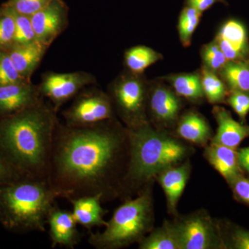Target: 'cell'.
Returning <instances> with one entry per match:
<instances>
[{
  "mask_svg": "<svg viewBox=\"0 0 249 249\" xmlns=\"http://www.w3.org/2000/svg\"><path fill=\"white\" fill-rule=\"evenodd\" d=\"M129 155L127 129L114 118L87 127L58 121L48 179L59 197L114 196L121 161Z\"/></svg>",
  "mask_w": 249,
  "mask_h": 249,
  "instance_id": "6da1fadb",
  "label": "cell"
},
{
  "mask_svg": "<svg viewBox=\"0 0 249 249\" xmlns=\"http://www.w3.org/2000/svg\"><path fill=\"white\" fill-rule=\"evenodd\" d=\"M57 113L42 98L24 110L0 117V157L20 176L48 178Z\"/></svg>",
  "mask_w": 249,
  "mask_h": 249,
  "instance_id": "7a4b0ae2",
  "label": "cell"
},
{
  "mask_svg": "<svg viewBox=\"0 0 249 249\" xmlns=\"http://www.w3.org/2000/svg\"><path fill=\"white\" fill-rule=\"evenodd\" d=\"M58 194L48 178L21 176L0 185V224L16 233L45 232Z\"/></svg>",
  "mask_w": 249,
  "mask_h": 249,
  "instance_id": "3957f363",
  "label": "cell"
},
{
  "mask_svg": "<svg viewBox=\"0 0 249 249\" xmlns=\"http://www.w3.org/2000/svg\"><path fill=\"white\" fill-rule=\"evenodd\" d=\"M127 131L129 156L124 181H146L181 161L186 155L182 144L155 132L147 122Z\"/></svg>",
  "mask_w": 249,
  "mask_h": 249,
  "instance_id": "277c9868",
  "label": "cell"
},
{
  "mask_svg": "<svg viewBox=\"0 0 249 249\" xmlns=\"http://www.w3.org/2000/svg\"><path fill=\"white\" fill-rule=\"evenodd\" d=\"M150 222V200L146 194L128 199L119 206L103 232L90 231L88 243L93 248L126 247L142 239Z\"/></svg>",
  "mask_w": 249,
  "mask_h": 249,
  "instance_id": "5b68a950",
  "label": "cell"
},
{
  "mask_svg": "<svg viewBox=\"0 0 249 249\" xmlns=\"http://www.w3.org/2000/svg\"><path fill=\"white\" fill-rule=\"evenodd\" d=\"M149 81L144 74L139 75L124 70L108 86L107 93L114 111L127 125V129L147 122Z\"/></svg>",
  "mask_w": 249,
  "mask_h": 249,
  "instance_id": "8992f818",
  "label": "cell"
},
{
  "mask_svg": "<svg viewBox=\"0 0 249 249\" xmlns=\"http://www.w3.org/2000/svg\"><path fill=\"white\" fill-rule=\"evenodd\" d=\"M62 114L67 125L87 127L113 119L114 109L107 93L94 87H87Z\"/></svg>",
  "mask_w": 249,
  "mask_h": 249,
  "instance_id": "52a82bcc",
  "label": "cell"
},
{
  "mask_svg": "<svg viewBox=\"0 0 249 249\" xmlns=\"http://www.w3.org/2000/svg\"><path fill=\"white\" fill-rule=\"evenodd\" d=\"M96 83V77L89 72L50 71L42 73L38 88L41 96L47 98L58 112L62 106L76 97L81 90Z\"/></svg>",
  "mask_w": 249,
  "mask_h": 249,
  "instance_id": "ba28073f",
  "label": "cell"
},
{
  "mask_svg": "<svg viewBox=\"0 0 249 249\" xmlns=\"http://www.w3.org/2000/svg\"><path fill=\"white\" fill-rule=\"evenodd\" d=\"M30 19L36 40L49 49L68 27V6L64 0H53Z\"/></svg>",
  "mask_w": 249,
  "mask_h": 249,
  "instance_id": "9c48e42d",
  "label": "cell"
},
{
  "mask_svg": "<svg viewBox=\"0 0 249 249\" xmlns=\"http://www.w3.org/2000/svg\"><path fill=\"white\" fill-rule=\"evenodd\" d=\"M147 107L154 119L170 124L178 120L181 101L171 87L160 78L149 81Z\"/></svg>",
  "mask_w": 249,
  "mask_h": 249,
  "instance_id": "30bf717a",
  "label": "cell"
},
{
  "mask_svg": "<svg viewBox=\"0 0 249 249\" xmlns=\"http://www.w3.org/2000/svg\"><path fill=\"white\" fill-rule=\"evenodd\" d=\"M38 85L31 81L0 86V117L12 115L40 102Z\"/></svg>",
  "mask_w": 249,
  "mask_h": 249,
  "instance_id": "8fae6325",
  "label": "cell"
},
{
  "mask_svg": "<svg viewBox=\"0 0 249 249\" xmlns=\"http://www.w3.org/2000/svg\"><path fill=\"white\" fill-rule=\"evenodd\" d=\"M228 61L249 59V42L247 29L240 21L229 19L217 31L214 39Z\"/></svg>",
  "mask_w": 249,
  "mask_h": 249,
  "instance_id": "7c38bea8",
  "label": "cell"
},
{
  "mask_svg": "<svg viewBox=\"0 0 249 249\" xmlns=\"http://www.w3.org/2000/svg\"><path fill=\"white\" fill-rule=\"evenodd\" d=\"M77 222L71 212L54 204L47 217L52 248L57 246L73 249L81 240Z\"/></svg>",
  "mask_w": 249,
  "mask_h": 249,
  "instance_id": "4fadbf2b",
  "label": "cell"
},
{
  "mask_svg": "<svg viewBox=\"0 0 249 249\" xmlns=\"http://www.w3.org/2000/svg\"><path fill=\"white\" fill-rule=\"evenodd\" d=\"M72 205V214L77 224L91 231L93 227H106L104 219L106 211L101 206V195L80 196L68 199Z\"/></svg>",
  "mask_w": 249,
  "mask_h": 249,
  "instance_id": "5bb4252c",
  "label": "cell"
},
{
  "mask_svg": "<svg viewBox=\"0 0 249 249\" xmlns=\"http://www.w3.org/2000/svg\"><path fill=\"white\" fill-rule=\"evenodd\" d=\"M48 49L36 41L28 45H14L5 51L9 54L19 74L24 79L31 80Z\"/></svg>",
  "mask_w": 249,
  "mask_h": 249,
  "instance_id": "9a60e30c",
  "label": "cell"
},
{
  "mask_svg": "<svg viewBox=\"0 0 249 249\" xmlns=\"http://www.w3.org/2000/svg\"><path fill=\"white\" fill-rule=\"evenodd\" d=\"M218 124L214 143L235 149L244 139L249 137V126L244 125L232 119L224 108L214 107L213 110Z\"/></svg>",
  "mask_w": 249,
  "mask_h": 249,
  "instance_id": "2e32d148",
  "label": "cell"
},
{
  "mask_svg": "<svg viewBox=\"0 0 249 249\" xmlns=\"http://www.w3.org/2000/svg\"><path fill=\"white\" fill-rule=\"evenodd\" d=\"M180 249H205L211 243V229L200 217H193L183 223L178 229Z\"/></svg>",
  "mask_w": 249,
  "mask_h": 249,
  "instance_id": "e0dca14e",
  "label": "cell"
},
{
  "mask_svg": "<svg viewBox=\"0 0 249 249\" xmlns=\"http://www.w3.org/2000/svg\"><path fill=\"white\" fill-rule=\"evenodd\" d=\"M206 157L214 169L228 181L239 178L238 157L235 149L213 142L206 151Z\"/></svg>",
  "mask_w": 249,
  "mask_h": 249,
  "instance_id": "ac0fdd59",
  "label": "cell"
},
{
  "mask_svg": "<svg viewBox=\"0 0 249 249\" xmlns=\"http://www.w3.org/2000/svg\"><path fill=\"white\" fill-rule=\"evenodd\" d=\"M179 97L193 103H199L204 98L199 71L178 73L161 78Z\"/></svg>",
  "mask_w": 249,
  "mask_h": 249,
  "instance_id": "d6986e66",
  "label": "cell"
},
{
  "mask_svg": "<svg viewBox=\"0 0 249 249\" xmlns=\"http://www.w3.org/2000/svg\"><path fill=\"white\" fill-rule=\"evenodd\" d=\"M188 178L186 165L170 168L160 173V180L165 193L170 209H176L177 204L182 195Z\"/></svg>",
  "mask_w": 249,
  "mask_h": 249,
  "instance_id": "ffe728a7",
  "label": "cell"
},
{
  "mask_svg": "<svg viewBox=\"0 0 249 249\" xmlns=\"http://www.w3.org/2000/svg\"><path fill=\"white\" fill-rule=\"evenodd\" d=\"M163 58V55L145 45H137L127 49L124 53V70L142 75L149 67Z\"/></svg>",
  "mask_w": 249,
  "mask_h": 249,
  "instance_id": "44dd1931",
  "label": "cell"
},
{
  "mask_svg": "<svg viewBox=\"0 0 249 249\" xmlns=\"http://www.w3.org/2000/svg\"><path fill=\"white\" fill-rule=\"evenodd\" d=\"M177 131L181 138L199 144L209 139L211 130L204 117L195 111H189L181 116Z\"/></svg>",
  "mask_w": 249,
  "mask_h": 249,
  "instance_id": "7402d4cb",
  "label": "cell"
},
{
  "mask_svg": "<svg viewBox=\"0 0 249 249\" xmlns=\"http://www.w3.org/2000/svg\"><path fill=\"white\" fill-rule=\"evenodd\" d=\"M218 74L231 91L249 93V59L228 61Z\"/></svg>",
  "mask_w": 249,
  "mask_h": 249,
  "instance_id": "603a6c76",
  "label": "cell"
},
{
  "mask_svg": "<svg viewBox=\"0 0 249 249\" xmlns=\"http://www.w3.org/2000/svg\"><path fill=\"white\" fill-rule=\"evenodd\" d=\"M204 97L211 104H217L224 101L227 96V85L218 73L210 71L201 66L199 70Z\"/></svg>",
  "mask_w": 249,
  "mask_h": 249,
  "instance_id": "cb8c5ba5",
  "label": "cell"
},
{
  "mask_svg": "<svg viewBox=\"0 0 249 249\" xmlns=\"http://www.w3.org/2000/svg\"><path fill=\"white\" fill-rule=\"evenodd\" d=\"M202 13L191 6H186L180 13L178 31L180 42L183 47L191 45L193 34L200 23Z\"/></svg>",
  "mask_w": 249,
  "mask_h": 249,
  "instance_id": "d4e9b609",
  "label": "cell"
},
{
  "mask_svg": "<svg viewBox=\"0 0 249 249\" xmlns=\"http://www.w3.org/2000/svg\"><path fill=\"white\" fill-rule=\"evenodd\" d=\"M142 249H180L178 230L165 227L142 240L139 245Z\"/></svg>",
  "mask_w": 249,
  "mask_h": 249,
  "instance_id": "484cf974",
  "label": "cell"
},
{
  "mask_svg": "<svg viewBox=\"0 0 249 249\" xmlns=\"http://www.w3.org/2000/svg\"><path fill=\"white\" fill-rule=\"evenodd\" d=\"M1 6L4 8L14 19V45H28L37 41L35 33L31 24L30 17L19 14L14 10L6 7L4 5H1Z\"/></svg>",
  "mask_w": 249,
  "mask_h": 249,
  "instance_id": "4316f807",
  "label": "cell"
},
{
  "mask_svg": "<svg viewBox=\"0 0 249 249\" xmlns=\"http://www.w3.org/2000/svg\"><path fill=\"white\" fill-rule=\"evenodd\" d=\"M200 56L201 66L216 73H219L228 62L222 49L214 40L201 47Z\"/></svg>",
  "mask_w": 249,
  "mask_h": 249,
  "instance_id": "83f0119b",
  "label": "cell"
},
{
  "mask_svg": "<svg viewBox=\"0 0 249 249\" xmlns=\"http://www.w3.org/2000/svg\"><path fill=\"white\" fill-rule=\"evenodd\" d=\"M25 81L31 80L24 79L16 70L7 52L0 50V86Z\"/></svg>",
  "mask_w": 249,
  "mask_h": 249,
  "instance_id": "f1b7e54d",
  "label": "cell"
},
{
  "mask_svg": "<svg viewBox=\"0 0 249 249\" xmlns=\"http://www.w3.org/2000/svg\"><path fill=\"white\" fill-rule=\"evenodd\" d=\"M14 18L0 6V50H6L14 45Z\"/></svg>",
  "mask_w": 249,
  "mask_h": 249,
  "instance_id": "f546056e",
  "label": "cell"
},
{
  "mask_svg": "<svg viewBox=\"0 0 249 249\" xmlns=\"http://www.w3.org/2000/svg\"><path fill=\"white\" fill-rule=\"evenodd\" d=\"M53 0H8L4 6L14 10L19 14L31 16L48 6Z\"/></svg>",
  "mask_w": 249,
  "mask_h": 249,
  "instance_id": "4dcf8cb0",
  "label": "cell"
},
{
  "mask_svg": "<svg viewBox=\"0 0 249 249\" xmlns=\"http://www.w3.org/2000/svg\"><path fill=\"white\" fill-rule=\"evenodd\" d=\"M228 102L235 111L236 114L240 116V119L245 120L246 116L249 112V93L232 91Z\"/></svg>",
  "mask_w": 249,
  "mask_h": 249,
  "instance_id": "1f68e13d",
  "label": "cell"
},
{
  "mask_svg": "<svg viewBox=\"0 0 249 249\" xmlns=\"http://www.w3.org/2000/svg\"><path fill=\"white\" fill-rule=\"evenodd\" d=\"M21 177L0 157V185L9 182Z\"/></svg>",
  "mask_w": 249,
  "mask_h": 249,
  "instance_id": "d6a6232c",
  "label": "cell"
},
{
  "mask_svg": "<svg viewBox=\"0 0 249 249\" xmlns=\"http://www.w3.org/2000/svg\"><path fill=\"white\" fill-rule=\"evenodd\" d=\"M234 191L241 199L249 204V181L246 178H237L233 181Z\"/></svg>",
  "mask_w": 249,
  "mask_h": 249,
  "instance_id": "836d02e7",
  "label": "cell"
},
{
  "mask_svg": "<svg viewBox=\"0 0 249 249\" xmlns=\"http://www.w3.org/2000/svg\"><path fill=\"white\" fill-rule=\"evenodd\" d=\"M217 3L226 4V1L225 0H186V6L194 8L202 14Z\"/></svg>",
  "mask_w": 249,
  "mask_h": 249,
  "instance_id": "e575fe53",
  "label": "cell"
},
{
  "mask_svg": "<svg viewBox=\"0 0 249 249\" xmlns=\"http://www.w3.org/2000/svg\"><path fill=\"white\" fill-rule=\"evenodd\" d=\"M232 241L236 249H249V231H236L232 235Z\"/></svg>",
  "mask_w": 249,
  "mask_h": 249,
  "instance_id": "d590c367",
  "label": "cell"
},
{
  "mask_svg": "<svg viewBox=\"0 0 249 249\" xmlns=\"http://www.w3.org/2000/svg\"><path fill=\"white\" fill-rule=\"evenodd\" d=\"M237 157L240 165L249 173V147L241 149L237 152Z\"/></svg>",
  "mask_w": 249,
  "mask_h": 249,
  "instance_id": "8d00e7d4",
  "label": "cell"
}]
</instances>
